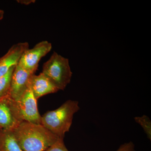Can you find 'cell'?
<instances>
[{"instance_id": "cell-13", "label": "cell", "mask_w": 151, "mask_h": 151, "mask_svg": "<svg viewBox=\"0 0 151 151\" xmlns=\"http://www.w3.org/2000/svg\"><path fill=\"white\" fill-rule=\"evenodd\" d=\"M45 151H68V150L66 148L64 144L63 139L58 138L55 141V142L53 143Z\"/></svg>"}, {"instance_id": "cell-1", "label": "cell", "mask_w": 151, "mask_h": 151, "mask_svg": "<svg viewBox=\"0 0 151 151\" xmlns=\"http://www.w3.org/2000/svg\"><path fill=\"white\" fill-rule=\"evenodd\" d=\"M12 131L24 151H45L58 138L41 124L26 122Z\"/></svg>"}, {"instance_id": "cell-10", "label": "cell", "mask_w": 151, "mask_h": 151, "mask_svg": "<svg viewBox=\"0 0 151 151\" xmlns=\"http://www.w3.org/2000/svg\"><path fill=\"white\" fill-rule=\"evenodd\" d=\"M0 151H24L14 137L12 131L0 129Z\"/></svg>"}, {"instance_id": "cell-2", "label": "cell", "mask_w": 151, "mask_h": 151, "mask_svg": "<svg viewBox=\"0 0 151 151\" xmlns=\"http://www.w3.org/2000/svg\"><path fill=\"white\" fill-rule=\"evenodd\" d=\"M78 102L68 100L59 108L41 116V124L58 138L64 139L72 125L73 116L79 109Z\"/></svg>"}, {"instance_id": "cell-4", "label": "cell", "mask_w": 151, "mask_h": 151, "mask_svg": "<svg viewBox=\"0 0 151 151\" xmlns=\"http://www.w3.org/2000/svg\"><path fill=\"white\" fill-rule=\"evenodd\" d=\"M23 122L16 102L9 96L0 99V129L12 131Z\"/></svg>"}, {"instance_id": "cell-6", "label": "cell", "mask_w": 151, "mask_h": 151, "mask_svg": "<svg viewBox=\"0 0 151 151\" xmlns=\"http://www.w3.org/2000/svg\"><path fill=\"white\" fill-rule=\"evenodd\" d=\"M16 102L23 122L41 124V116L38 109L37 100L29 87Z\"/></svg>"}, {"instance_id": "cell-7", "label": "cell", "mask_w": 151, "mask_h": 151, "mask_svg": "<svg viewBox=\"0 0 151 151\" xmlns=\"http://www.w3.org/2000/svg\"><path fill=\"white\" fill-rule=\"evenodd\" d=\"M32 74L17 65L13 73L9 96L17 101L29 88V81Z\"/></svg>"}, {"instance_id": "cell-9", "label": "cell", "mask_w": 151, "mask_h": 151, "mask_svg": "<svg viewBox=\"0 0 151 151\" xmlns=\"http://www.w3.org/2000/svg\"><path fill=\"white\" fill-rule=\"evenodd\" d=\"M29 87L31 89L37 100L44 95L59 91L42 73L38 75L33 74L31 76Z\"/></svg>"}, {"instance_id": "cell-15", "label": "cell", "mask_w": 151, "mask_h": 151, "mask_svg": "<svg viewBox=\"0 0 151 151\" xmlns=\"http://www.w3.org/2000/svg\"><path fill=\"white\" fill-rule=\"evenodd\" d=\"M18 2L20 3L21 4H23L28 5L31 4L32 2H35V1H27V0H24V1H18Z\"/></svg>"}, {"instance_id": "cell-16", "label": "cell", "mask_w": 151, "mask_h": 151, "mask_svg": "<svg viewBox=\"0 0 151 151\" xmlns=\"http://www.w3.org/2000/svg\"><path fill=\"white\" fill-rule=\"evenodd\" d=\"M4 11L0 9V20L2 19L3 17H4Z\"/></svg>"}, {"instance_id": "cell-5", "label": "cell", "mask_w": 151, "mask_h": 151, "mask_svg": "<svg viewBox=\"0 0 151 151\" xmlns=\"http://www.w3.org/2000/svg\"><path fill=\"white\" fill-rule=\"evenodd\" d=\"M52 47L51 44L47 41L39 42L32 49H27L23 52L18 65L32 74H34L41 59L50 52Z\"/></svg>"}, {"instance_id": "cell-14", "label": "cell", "mask_w": 151, "mask_h": 151, "mask_svg": "<svg viewBox=\"0 0 151 151\" xmlns=\"http://www.w3.org/2000/svg\"><path fill=\"white\" fill-rule=\"evenodd\" d=\"M134 147V143L130 142L122 145L116 151H135Z\"/></svg>"}, {"instance_id": "cell-3", "label": "cell", "mask_w": 151, "mask_h": 151, "mask_svg": "<svg viewBox=\"0 0 151 151\" xmlns=\"http://www.w3.org/2000/svg\"><path fill=\"white\" fill-rule=\"evenodd\" d=\"M42 73L58 90L65 89L72 76L68 59L55 52L43 64Z\"/></svg>"}, {"instance_id": "cell-8", "label": "cell", "mask_w": 151, "mask_h": 151, "mask_svg": "<svg viewBox=\"0 0 151 151\" xmlns=\"http://www.w3.org/2000/svg\"><path fill=\"white\" fill-rule=\"evenodd\" d=\"M29 46L27 42H19L13 45L6 54L0 58V77L5 75L11 68L17 65L22 55Z\"/></svg>"}, {"instance_id": "cell-12", "label": "cell", "mask_w": 151, "mask_h": 151, "mask_svg": "<svg viewBox=\"0 0 151 151\" xmlns=\"http://www.w3.org/2000/svg\"><path fill=\"white\" fill-rule=\"evenodd\" d=\"M134 119L135 121L142 126L147 136L151 140V123L149 117L144 115L142 117H135Z\"/></svg>"}, {"instance_id": "cell-11", "label": "cell", "mask_w": 151, "mask_h": 151, "mask_svg": "<svg viewBox=\"0 0 151 151\" xmlns=\"http://www.w3.org/2000/svg\"><path fill=\"white\" fill-rule=\"evenodd\" d=\"M16 66L11 68L5 75L0 77V99L9 96L12 76Z\"/></svg>"}]
</instances>
